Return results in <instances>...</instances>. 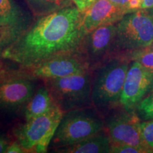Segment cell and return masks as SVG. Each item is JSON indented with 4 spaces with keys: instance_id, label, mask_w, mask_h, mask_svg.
I'll use <instances>...</instances> for the list:
<instances>
[{
    "instance_id": "cell-25",
    "label": "cell",
    "mask_w": 153,
    "mask_h": 153,
    "mask_svg": "<svg viewBox=\"0 0 153 153\" xmlns=\"http://www.w3.org/2000/svg\"><path fill=\"white\" fill-rule=\"evenodd\" d=\"M111 2H112L114 4L118 6V7H122V8H124L126 9H128V4L129 0H109ZM128 12L130 13V11H128Z\"/></svg>"
},
{
    "instance_id": "cell-23",
    "label": "cell",
    "mask_w": 153,
    "mask_h": 153,
    "mask_svg": "<svg viewBox=\"0 0 153 153\" xmlns=\"http://www.w3.org/2000/svg\"><path fill=\"white\" fill-rule=\"evenodd\" d=\"M94 1L95 0H73V2L74 5L82 12Z\"/></svg>"
},
{
    "instance_id": "cell-6",
    "label": "cell",
    "mask_w": 153,
    "mask_h": 153,
    "mask_svg": "<svg viewBox=\"0 0 153 153\" xmlns=\"http://www.w3.org/2000/svg\"><path fill=\"white\" fill-rule=\"evenodd\" d=\"M64 113L56 106L47 114L19 124L14 129L16 140L26 152H47Z\"/></svg>"
},
{
    "instance_id": "cell-5",
    "label": "cell",
    "mask_w": 153,
    "mask_h": 153,
    "mask_svg": "<svg viewBox=\"0 0 153 153\" xmlns=\"http://www.w3.org/2000/svg\"><path fill=\"white\" fill-rule=\"evenodd\" d=\"M43 81L55 104L64 112L92 104V79L90 70L65 77Z\"/></svg>"
},
{
    "instance_id": "cell-12",
    "label": "cell",
    "mask_w": 153,
    "mask_h": 153,
    "mask_svg": "<svg viewBox=\"0 0 153 153\" xmlns=\"http://www.w3.org/2000/svg\"><path fill=\"white\" fill-rule=\"evenodd\" d=\"M116 24L103 25L85 35L79 53L90 66L115 51Z\"/></svg>"
},
{
    "instance_id": "cell-1",
    "label": "cell",
    "mask_w": 153,
    "mask_h": 153,
    "mask_svg": "<svg viewBox=\"0 0 153 153\" xmlns=\"http://www.w3.org/2000/svg\"><path fill=\"white\" fill-rule=\"evenodd\" d=\"M85 35L82 11L72 5L38 16L0 55L20 68L30 70L55 57L79 53Z\"/></svg>"
},
{
    "instance_id": "cell-4",
    "label": "cell",
    "mask_w": 153,
    "mask_h": 153,
    "mask_svg": "<svg viewBox=\"0 0 153 153\" xmlns=\"http://www.w3.org/2000/svg\"><path fill=\"white\" fill-rule=\"evenodd\" d=\"M104 122L96 109L88 107L66 111L57 126L50 146L52 149L73 145L98 133Z\"/></svg>"
},
{
    "instance_id": "cell-7",
    "label": "cell",
    "mask_w": 153,
    "mask_h": 153,
    "mask_svg": "<svg viewBox=\"0 0 153 153\" xmlns=\"http://www.w3.org/2000/svg\"><path fill=\"white\" fill-rule=\"evenodd\" d=\"M153 43V16L148 11L126 14L116 24L115 51H133L150 47Z\"/></svg>"
},
{
    "instance_id": "cell-17",
    "label": "cell",
    "mask_w": 153,
    "mask_h": 153,
    "mask_svg": "<svg viewBox=\"0 0 153 153\" xmlns=\"http://www.w3.org/2000/svg\"><path fill=\"white\" fill-rule=\"evenodd\" d=\"M131 59L137 61L146 70L153 72V48L137 50L131 52Z\"/></svg>"
},
{
    "instance_id": "cell-22",
    "label": "cell",
    "mask_w": 153,
    "mask_h": 153,
    "mask_svg": "<svg viewBox=\"0 0 153 153\" xmlns=\"http://www.w3.org/2000/svg\"><path fill=\"white\" fill-rule=\"evenodd\" d=\"M143 0H129L128 4V9L130 13L142 9Z\"/></svg>"
},
{
    "instance_id": "cell-20",
    "label": "cell",
    "mask_w": 153,
    "mask_h": 153,
    "mask_svg": "<svg viewBox=\"0 0 153 153\" xmlns=\"http://www.w3.org/2000/svg\"><path fill=\"white\" fill-rule=\"evenodd\" d=\"M111 152L113 153H144L142 150L136 147L128 145L112 144Z\"/></svg>"
},
{
    "instance_id": "cell-26",
    "label": "cell",
    "mask_w": 153,
    "mask_h": 153,
    "mask_svg": "<svg viewBox=\"0 0 153 153\" xmlns=\"http://www.w3.org/2000/svg\"><path fill=\"white\" fill-rule=\"evenodd\" d=\"M153 7V0H143L142 9H150Z\"/></svg>"
},
{
    "instance_id": "cell-2",
    "label": "cell",
    "mask_w": 153,
    "mask_h": 153,
    "mask_svg": "<svg viewBox=\"0 0 153 153\" xmlns=\"http://www.w3.org/2000/svg\"><path fill=\"white\" fill-rule=\"evenodd\" d=\"M36 76L26 69L0 70V114L15 118L22 114L38 89Z\"/></svg>"
},
{
    "instance_id": "cell-8",
    "label": "cell",
    "mask_w": 153,
    "mask_h": 153,
    "mask_svg": "<svg viewBox=\"0 0 153 153\" xmlns=\"http://www.w3.org/2000/svg\"><path fill=\"white\" fill-rule=\"evenodd\" d=\"M105 124L112 144L131 145L150 152L143 141L140 120L133 110L123 108L109 116Z\"/></svg>"
},
{
    "instance_id": "cell-16",
    "label": "cell",
    "mask_w": 153,
    "mask_h": 153,
    "mask_svg": "<svg viewBox=\"0 0 153 153\" xmlns=\"http://www.w3.org/2000/svg\"><path fill=\"white\" fill-rule=\"evenodd\" d=\"M36 16H42L58 11L74 4L73 0H26Z\"/></svg>"
},
{
    "instance_id": "cell-28",
    "label": "cell",
    "mask_w": 153,
    "mask_h": 153,
    "mask_svg": "<svg viewBox=\"0 0 153 153\" xmlns=\"http://www.w3.org/2000/svg\"><path fill=\"white\" fill-rule=\"evenodd\" d=\"M152 92H153V85H152Z\"/></svg>"
},
{
    "instance_id": "cell-15",
    "label": "cell",
    "mask_w": 153,
    "mask_h": 153,
    "mask_svg": "<svg viewBox=\"0 0 153 153\" xmlns=\"http://www.w3.org/2000/svg\"><path fill=\"white\" fill-rule=\"evenodd\" d=\"M57 105L53 100L49 89L45 85L38 87L25 108V121L33 119L47 114Z\"/></svg>"
},
{
    "instance_id": "cell-9",
    "label": "cell",
    "mask_w": 153,
    "mask_h": 153,
    "mask_svg": "<svg viewBox=\"0 0 153 153\" xmlns=\"http://www.w3.org/2000/svg\"><path fill=\"white\" fill-rule=\"evenodd\" d=\"M31 24L29 16L14 0H0V53Z\"/></svg>"
},
{
    "instance_id": "cell-14",
    "label": "cell",
    "mask_w": 153,
    "mask_h": 153,
    "mask_svg": "<svg viewBox=\"0 0 153 153\" xmlns=\"http://www.w3.org/2000/svg\"><path fill=\"white\" fill-rule=\"evenodd\" d=\"M112 142L108 133L104 130L92 136L69 146L53 149L59 153H108Z\"/></svg>"
},
{
    "instance_id": "cell-13",
    "label": "cell",
    "mask_w": 153,
    "mask_h": 153,
    "mask_svg": "<svg viewBox=\"0 0 153 153\" xmlns=\"http://www.w3.org/2000/svg\"><path fill=\"white\" fill-rule=\"evenodd\" d=\"M128 13L109 0H95L82 12V29L87 34L103 25L116 24Z\"/></svg>"
},
{
    "instance_id": "cell-21",
    "label": "cell",
    "mask_w": 153,
    "mask_h": 153,
    "mask_svg": "<svg viewBox=\"0 0 153 153\" xmlns=\"http://www.w3.org/2000/svg\"><path fill=\"white\" fill-rule=\"evenodd\" d=\"M26 152V150L23 148L18 141H14V142L9 143L7 147V150L5 153H24Z\"/></svg>"
},
{
    "instance_id": "cell-11",
    "label": "cell",
    "mask_w": 153,
    "mask_h": 153,
    "mask_svg": "<svg viewBox=\"0 0 153 153\" xmlns=\"http://www.w3.org/2000/svg\"><path fill=\"white\" fill-rule=\"evenodd\" d=\"M90 65L80 53L55 57L35 68L28 70L43 80L57 79L90 70Z\"/></svg>"
},
{
    "instance_id": "cell-19",
    "label": "cell",
    "mask_w": 153,
    "mask_h": 153,
    "mask_svg": "<svg viewBox=\"0 0 153 153\" xmlns=\"http://www.w3.org/2000/svg\"><path fill=\"white\" fill-rule=\"evenodd\" d=\"M137 110L144 119H153V92L139 103Z\"/></svg>"
},
{
    "instance_id": "cell-27",
    "label": "cell",
    "mask_w": 153,
    "mask_h": 153,
    "mask_svg": "<svg viewBox=\"0 0 153 153\" xmlns=\"http://www.w3.org/2000/svg\"><path fill=\"white\" fill-rule=\"evenodd\" d=\"M148 11H149V12H150V14H152V16H153V7H152V9H148Z\"/></svg>"
},
{
    "instance_id": "cell-24",
    "label": "cell",
    "mask_w": 153,
    "mask_h": 153,
    "mask_svg": "<svg viewBox=\"0 0 153 153\" xmlns=\"http://www.w3.org/2000/svg\"><path fill=\"white\" fill-rule=\"evenodd\" d=\"M9 145V143L7 139L5 137L0 135V153H5Z\"/></svg>"
},
{
    "instance_id": "cell-10",
    "label": "cell",
    "mask_w": 153,
    "mask_h": 153,
    "mask_svg": "<svg viewBox=\"0 0 153 153\" xmlns=\"http://www.w3.org/2000/svg\"><path fill=\"white\" fill-rule=\"evenodd\" d=\"M153 85V72L146 70L137 61L129 66L120 99L124 109L133 110Z\"/></svg>"
},
{
    "instance_id": "cell-18",
    "label": "cell",
    "mask_w": 153,
    "mask_h": 153,
    "mask_svg": "<svg viewBox=\"0 0 153 153\" xmlns=\"http://www.w3.org/2000/svg\"><path fill=\"white\" fill-rule=\"evenodd\" d=\"M143 141L150 152H153V119L140 124Z\"/></svg>"
},
{
    "instance_id": "cell-3",
    "label": "cell",
    "mask_w": 153,
    "mask_h": 153,
    "mask_svg": "<svg viewBox=\"0 0 153 153\" xmlns=\"http://www.w3.org/2000/svg\"><path fill=\"white\" fill-rule=\"evenodd\" d=\"M129 66L127 59L116 57L106 61L97 69L91 90V104L96 110L106 112L120 104Z\"/></svg>"
}]
</instances>
